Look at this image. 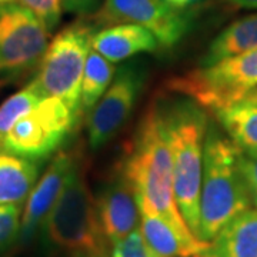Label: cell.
<instances>
[{
	"label": "cell",
	"mask_w": 257,
	"mask_h": 257,
	"mask_svg": "<svg viewBox=\"0 0 257 257\" xmlns=\"http://www.w3.org/2000/svg\"><path fill=\"white\" fill-rule=\"evenodd\" d=\"M111 257H159L143 239L140 230H135L127 237L111 246Z\"/></svg>",
	"instance_id": "603a6c76"
},
{
	"label": "cell",
	"mask_w": 257,
	"mask_h": 257,
	"mask_svg": "<svg viewBox=\"0 0 257 257\" xmlns=\"http://www.w3.org/2000/svg\"><path fill=\"white\" fill-rule=\"evenodd\" d=\"M22 211V204H0V251L19 239Z\"/></svg>",
	"instance_id": "44dd1931"
},
{
	"label": "cell",
	"mask_w": 257,
	"mask_h": 257,
	"mask_svg": "<svg viewBox=\"0 0 257 257\" xmlns=\"http://www.w3.org/2000/svg\"><path fill=\"white\" fill-rule=\"evenodd\" d=\"M116 74L114 66L106 60L96 50H90L87 56L82 79V92H80V107L79 113L90 111L96 103L103 97L109 89L111 80Z\"/></svg>",
	"instance_id": "d6986e66"
},
{
	"label": "cell",
	"mask_w": 257,
	"mask_h": 257,
	"mask_svg": "<svg viewBox=\"0 0 257 257\" xmlns=\"http://www.w3.org/2000/svg\"><path fill=\"white\" fill-rule=\"evenodd\" d=\"M74 257H107V253H100V254H76Z\"/></svg>",
	"instance_id": "83f0119b"
},
{
	"label": "cell",
	"mask_w": 257,
	"mask_h": 257,
	"mask_svg": "<svg viewBox=\"0 0 257 257\" xmlns=\"http://www.w3.org/2000/svg\"><path fill=\"white\" fill-rule=\"evenodd\" d=\"M20 6L32 12L39 22L52 33L62 19V0H16Z\"/></svg>",
	"instance_id": "7402d4cb"
},
{
	"label": "cell",
	"mask_w": 257,
	"mask_h": 257,
	"mask_svg": "<svg viewBox=\"0 0 257 257\" xmlns=\"http://www.w3.org/2000/svg\"><path fill=\"white\" fill-rule=\"evenodd\" d=\"M254 49H257V13L237 19L214 37L203 57L202 66H210Z\"/></svg>",
	"instance_id": "ac0fdd59"
},
{
	"label": "cell",
	"mask_w": 257,
	"mask_h": 257,
	"mask_svg": "<svg viewBox=\"0 0 257 257\" xmlns=\"http://www.w3.org/2000/svg\"><path fill=\"white\" fill-rule=\"evenodd\" d=\"M140 233L149 248L159 257H203L210 243L189 240L153 211L140 209Z\"/></svg>",
	"instance_id": "4fadbf2b"
},
{
	"label": "cell",
	"mask_w": 257,
	"mask_h": 257,
	"mask_svg": "<svg viewBox=\"0 0 257 257\" xmlns=\"http://www.w3.org/2000/svg\"><path fill=\"white\" fill-rule=\"evenodd\" d=\"M120 172L136 193L139 209L160 214L186 239L199 240L176 203L173 159L160 104L152 106L143 116L126 149Z\"/></svg>",
	"instance_id": "6da1fadb"
},
{
	"label": "cell",
	"mask_w": 257,
	"mask_h": 257,
	"mask_svg": "<svg viewBox=\"0 0 257 257\" xmlns=\"http://www.w3.org/2000/svg\"><path fill=\"white\" fill-rule=\"evenodd\" d=\"M96 209L103 236L111 246L139 230L140 209L136 193L120 172L96 197Z\"/></svg>",
	"instance_id": "7c38bea8"
},
{
	"label": "cell",
	"mask_w": 257,
	"mask_h": 257,
	"mask_svg": "<svg viewBox=\"0 0 257 257\" xmlns=\"http://www.w3.org/2000/svg\"><path fill=\"white\" fill-rule=\"evenodd\" d=\"M45 97L47 96L43 93L36 79H33L26 87L12 94L9 99L0 104V146L10 128L29 111L33 110Z\"/></svg>",
	"instance_id": "ffe728a7"
},
{
	"label": "cell",
	"mask_w": 257,
	"mask_h": 257,
	"mask_svg": "<svg viewBox=\"0 0 257 257\" xmlns=\"http://www.w3.org/2000/svg\"><path fill=\"white\" fill-rule=\"evenodd\" d=\"M203 257H206V256H203Z\"/></svg>",
	"instance_id": "1f68e13d"
},
{
	"label": "cell",
	"mask_w": 257,
	"mask_h": 257,
	"mask_svg": "<svg viewBox=\"0 0 257 257\" xmlns=\"http://www.w3.org/2000/svg\"><path fill=\"white\" fill-rule=\"evenodd\" d=\"M256 87L257 49L202 66L166 83L169 92L182 94L213 111L237 103Z\"/></svg>",
	"instance_id": "5b68a950"
},
{
	"label": "cell",
	"mask_w": 257,
	"mask_h": 257,
	"mask_svg": "<svg viewBox=\"0 0 257 257\" xmlns=\"http://www.w3.org/2000/svg\"><path fill=\"white\" fill-rule=\"evenodd\" d=\"M146 73L136 63L121 66L109 89L89 111L87 140L93 150L107 145L132 116Z\"/></svg>",
	"instance_id": "9c48e42d"
},
{
	"label": "cell",
	"mask_w": 257,
	"mask_h": 257,
	"mask_svg": "<svg viewBox=\"0 0 257 257\" xmlns=\"http://www.w3.org/2000/svg\"><path fill=\"white\" fill-rule=\"evenodd\" d=\"M240 150L210 126L203 157L199 239L210 243L227 223L253 204L251 192L240 172Z\"/></svg>",
	"instance_id": "7a4b0ae2"
},
{
	"label": "cell",
	"mask_w": 257,
	"mask_h": 257,
	"mask_svg": "<svg viewBox=\"0 0 257 257\" xmlns=\"http://www.w3.org/2000/svg\"><path fill=\"white\" fill-rule=\"evenodd\" d=\"M93 35V29L84 23H74L60 30L49 43L35 77L43 93L63 100L77 120L83 72Z\"/></svg>",
	"instance_id": "8992f818"
},
{
	"label": "cell",
	"mask_w": 257,
	"mask_h": 257,
	"mask_svg": "<svg viewBox=\"0 0 257 257\" xmlns=\"http://www.w3.org/2000/svg\"><path fill=\"white\" fill-rule=\"evenodd\" d=\"M250 93H251V94H254V96H257V87L253 90V92H250Z\"/></svg>",
	"instance_id": "4dcf8cb0"
},
{
	"label": "cell",
	"mask_w": 257,
	"mask_h": 257,
	"mask_svg": "<svg viewBox=\"0 0 257 257\" xmlns=\"http://www.w3.org/2000/svg\"><path fill=\"white\" fill-rule=\"evenodd\" d=\"M49 35L19 3L0 6V73H20L37 66L49 46Z\"/></svg>",
	"instance_id": "ba28073f"
},
{
	"label": "cell",
	"mask_w": 257,
	"mask_h": 257,
	"mask_svg": "<svg viewBox=\"0 0 257 257\" xmlns=\"http://www.w3.org/2000/svg\"><path fill=\"white\" fill-rule=\"evenodd\" d=\"M43 230L53 247L73 256L106 253L107 241L99 223L96 199L79 157L63 192L43 223Z\"/></svg>",
	"instance_id": "277c9868"
},
{
	"label": "cell",
	"mask_w": 257,
	"mask_h": 257,
	"mask_svg": "<svg viewBox=\"0 0 257 257\" xmlns=\"http://www.w3.org/2000/svg\"><path fill=\"white\" fill-rule=\"evenodd\" d=\"M159 42L155 35L133 23H120L107 26L94 33L92 49L110 63H119L132 56L146 52H155Z\"/></svg>",
	"instance_id": "5bb4252c"
},
{
	"label": "cell",
	"mask_w": 257,
	"mask_h": 257,
	"mask_svg": "<svg viewBox=\"0 0 257 257\" xmlns=\"http://www.w3.org/2000/svg\"><path fill=\"white\" fill-rule=\"evenodd\" d=\"M239 166L243 179L247 184L248 190L251 192V197H253V193L257 192V155L241 152Z\"/></svg>",
	"instance_id": "cb8c5ba5"
},
{
	"label": "cell",
	"mask_w": 257,
	"mask_h": 257,
	"mask_svg": "<svg viewBox=\"0 0 257 257\" xmlns=\"http://www.w3.org/2000/svg\"><path fill=\"white\" fill-rule=\"evenodd\" d=\"M77 123L63 100L47 96L5 136L0 150L42 162L59 150Z\"/></svg>",
	"instance_id": "52a82bcc"
},
{
	"label": "cell",
	"mask_w": 257,
	"mask_h": 257,
	"mask_svg": "<svg viewBox=\"0 0 257 257\" xmlns=\"http://www.w3.org/2000/svg\"><path fill=\"white\" fill-rule=\"evenodd\" d=\"M77 157L79 155L74 152H59L47 166L43 176L39 177L22 211L19 239L23 243L30 241L37 230L43 227L49 213L63 192Z\"/></svg>",
	"instance_id": "8fae6325"
},
{
	"label": "cell",
	"mask_w": 257,
	"mask_h": 257,
	"mask_svg": "<svg viewBox=\"0 0 257 257\" xmlns=\"http://www.w3.org/2000/svg\"><path fill=\"white\" fill-rule=\"evenodd\" d=\"M253 204H254V207L257 209V192L253 193Z\"/></svg>",
	"instance_id": "f1b7e54d"
},
{
	"label": "cell",
	"mask_w": 257,
	"mask_h": 257,
	"mask_svg": "<svg viewBox=\"0 0 257 257\" xmlns=\"http://www.w3.org/2000/svg\"><path fill=\"white\" fill-rule=\"evenodd\" d=\"M101 6V0H62V8L64 12L86 16L96 13Z\"/></svg>",
	"instance_id": "d4e9b609"
},
{
	"label": "cell",
	"mask_w": 257,
	"mask_h": 257,
	"mask_svg": "<svg viewBox=\"0 0 257 257\" xmlns=\"http://www.w3.org/2000/svg\"><path fill=\"white\" fill-rule=\"evenodd\" d=\"M216 114L230 140L241 152L257 155V96L248 93L244 99Z\"/></svg>",
	"instance_id": "e0dca14e"
},
{
	"label": "cell",
	"mask_w": 257,
	"mask_h": 257,
	"mask_svg": "<svg viewBox=\"0 0 257 257\" xmlns=\"http://www.w3.org/2000/svg\"><path fill=\"white\" fill-rule=\"evenodd\" d=\"M162 113L173 159L176 203L186 224L199 239L207 116L202 106L187 97L162 107Z\"/></svg>",
	"instance_id": "3957f363"
},
{
	"label": "cell",
	"mask_w": 257,
	"mask_h": 257,
	"mask_svg": "<svg viewBox=\"0 0 257 257\" xmlns=\"http://www.w3.org/2000/svg\"><path fill=\"white\" fill-rule=\"evenodd\" d=\"M163 2L179 13L190 15L192 10L202 8L206 0H163Z\"/></svg>",
	"instance_id": "484cf974"
},
{
	"label": "cell",
	"mask_w": 257,
	"mask_h": 257,
	"mask_svg": "<svg viewBox=\"0 0 257 257\" xmlns=\"http://www.w3.org/2000/svg\"><path fill=\"white\" fill-rule=\"evenodd\" d=\"M12 2H15V0H0V6L8 5V3H12Z\"/></svg>",
	"instance_id": "f546056e"
},
{
	"label": "cell",
	"mask_w": 257,
	"mask_h": 257,
	"mask_svg": "<svg viewBox=\"0 0 257 257\" xmlns=\"http://www.w3.org/2000/svg\"><path fill=\"white\" fill-rule=\"evenodd\" d=\"M37 180V162L0 150V204H23Z\"/></svg>",
	"instance_id": "2e32d148"
},
{
	"label": "cell",
	"mask_w": 257,
	"mask_h": 257,
	"mask_svg": "<svg viewBox=\"0 0 257 257\" xmlns=\"http://www.w3.org/2000/svg\"><path fill=\"white\" fill-rule=\"evenodd\" d=\"M226 3L233 9H257V0H226Z\"/></svg>",
	"instance_id": "4316f807"
},
{
	"label": "cell",
	"mask_w": 257,
	"mask_h": 257,
	"mask_svg": "<svg viewBox=\"0 0 257 257\" xmlns=\"http://www.w3.org/2000/svg\"><path fill=\"white\" fill-rule=\"evenodd\" d=\"M206 257H257V209H247L210 241Z\"/></svg>",
	"instance_id": "9a60e30c"
},
{
	"label": "cell",
	"mask_w": 257,
	"mask_h": 257,
	"mask_svg": "<svg viewBox=\"0 0 257 257\" xmlns=\"http://www.w3.org/2000/svg\"><path fill=\"white\" fill-rule=\"evenodd\" d=\"M99 25L133 23L150 30L163 47H173L192 28L190 15L167 6L163 0H103L93 15Z\"/></svg>",
	"instance_id": "30bf717a"
}]
</instances>
